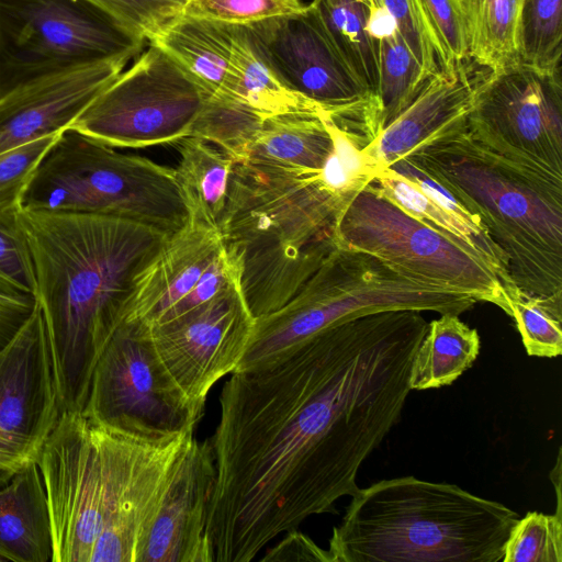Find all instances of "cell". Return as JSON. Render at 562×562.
I'll return each mask as SVG.
<instances>
[{
	"label": "cell",
	"mask_w": 562,
	"mask_h": 562,
	"mask_svg": "<svg viewBox=\"0 0 562 562\" xmlns=\"http://www.w3.org/2000/svg\"><path fill=\"white\" fill-rule=\"evenodd\" d=\"M469 32L470 59L493 71L518 63L517 25L522 0H459Z\"/></svg>",
	"instance_id": "f1b7e54d"
},
{
	"label": "cell",
	"mask_w": 562,
	"mask_h": 562,
	"mask_svg": "<svg viewBox=\"0 0 562 562\" xmlns=\"http://www.w3.org/2000/svg\"><path fill=\"white\" fill-rule=\"evenodd\" d=\"M222 97L247 105L263 120L291 113H316L324 110L315 102L285 88L248 43L239 24H235V43L227 82Z\"/></svg>",
	"instance_id": "484cf974"
},
{
	"label": "cell",
	"mask_w": 562,
	"mask_h": 562,
	"mask_svg": "<svg viewBox=\"0 0 562 562\" xmlns=\"http://www.w3.org/2000/svg\"><path fill=\"white\" fill-rule=\"evenodd\" d=\"M373 184L411 216L457 237L471 247L497 273L503 288L515 284L508 273L506 257L484 229L457 217L426 195L414 182L391 168L381 170Z\"/></svg>",
	"instance_id": "4316f807"
},
{
	"label": "cell",
	"mask_w": 562,
	"mask_h": 562,
	"mask_svg": "<svg viewBox=\"0 0 562 562\" xmlns=\"http://www.w3.org/2000/svg\"><path fill=\"white\" fill-rule=\"evenodd\" d=\"M263 119L241 102L209 95L190 136L205 139L228 153L235 162L245 161Z\"/></svg>",
	"instance_id": "1f68e13d"
},
{
	"label": "cell",
	"mask_w": 562,
	"mask_h": 562,
	"mask_svg": "<svg viewBox=\"0 0 562 562\" xmlns=\"http://www.w3.org/2000/svg\"><path fill=\"white\" fill-rule=\"evenodd\" d=\"M507 315L514 318L529 356L553 358L562 352V313L517 285L505 289Z\"/></svg>",
	"instance_id": "d6a6232c"
},
{
	"label": "cell",
	"mask_w": 562,
	"mask_h": 562,
	"mask_svg": "<svg viewBox=\"0 0 562 562\" xmlns=\"http://www.w3.org/2000/svg\"><path fill=\"white\" fill-rule=\"evenodd\" d=\"M346 204L321 170L235 162L220 232L255 318L283 306L321 266Z\"/></svg>",
	"instance_id": "277c9868"
},
{
	"label": "cell",
	"mask_w": 562,
	"mask_h": 562,
	"mask_svg": "<svg viewBox=\"0 0 562 562\" xmlns=\"http://www.w3.org/2000/svg\"><path fill=\"white\" fill-rule=\"evenodd\" d=\"M236 282H239L238 268L226 255L223 247L193 289L169 311L161 323L209 302Z\"/></svg>",
	"instance_id": "60d3db41"
},
{
	"label": "cell",
	"mask_w": 562,
	"mask_h": 562,
	"mask_svg": "<svg viewBox=\"0 0 562 562\" xmlns=\"http://www.w3.org/2000/svg\"><path fill=\"white\" fill-rule=\"evenodd\" d=\"M518 518L454 484L382 480L351 496L327 551L330 562H501Z\"/></svg>",
	"instance_id": "8992f818"
},
{
	"label": "cell",
	"mask_w": 562,
	"mask_h": 562,
	"mask_svg": "<svg viewBox=\"0 0 562 562\" xmlns=\"http://www.w3.org/2000/svg\"><path fill=\"white\" fill-rule=\"evenodd\" d=\"M477 330L453 313L440 314L428 323L411 367V390L437 389L452 384L472 367L480 352Z\"/></svg>",
	"instance_id": "d4e9b609"
},
{
	"label": "cell",
	"mask_w": 562,
	"mask_h": 562,
	"mask_svg": "<svg viewBox=\"0 0 562 562\" xmlns=\"http://www.w3.org/2000/svg\"><path fill=\"white\" fill-rule=\"evenodd\" d=\"M373 1H374V3H375L378 7H381V4H382V0H373Z\"/></svg>",
	"instance_id": "ee69618b"
},
{
	"label": "cell",
	"mask_w": 562,
	"mask_h": 562,
	"mask_svg": "<svg viewBox=\"0 0 562 562\" xmlns=\"http://www.w3.org/2000/svg\"><path fill=\"white\" fill-rule=\"evenodd\" d=\"M0 290L35 296L33 265L15 216L0 217Z\"/></svg>",
	"instance_id": "f35d334b"
},
{
	"label": "cell",
	"mask_w": 562,
	"mask_h": 562,
	"mask_svg": "<svg viewBox=\"0 0 562 562\" xmlns=\"http://www.w3.org/2000/svg\"><path fill=\"white\" fill-rule=\"evenodd\" d=\"M42 310L0 350V487L37 459L60 416Z\"/></svg>",
	"instance_id": "9a60e30c"
},
{
	"label": "cell",
	"mask_w": 562,
	"mask_h": 562,
	"mask_svg": "<svg viewBox=\"0 0 562 562\" xmlns=\"http://www.w3.org/2000/svg\"><path fill=\"white\" fill-rule=\"evenodd\" d=\"M191 437H149L63 412L37 459L52 562H135Z\"/></svg>",
	"instance_id": "3957f363"
},
{
	"label": "cell",
	"mask_w": 562,
	"mask_h": 562,
	"mask_svg": "<svg viewBox=\"0 0 562 562\" xmlns=\"http://www.w3.org/2000/svg\"><path fill=\"white\" fill-rule=\"evenodd\" d=\"M468 131L504 158L562 179L561 68L518 61L488 70L476 88Z\"/></svg>",
	"instance_id": "4fadbf2b"
},
{
	"label": "cell",
	"mask_w": 562,
	"mask_h": 562,
	"mask_svg": "<svg viewBox=\"0 0 562 562\" xmlns=\"http://www.w3.org/2000/svg\"><path fill=\"white\" fill-rule=\"evenodd\" d=\"M437 55L450 71L470 59L469 32L459 0H416Z\"/></svg>",
	"instance_id": "e575fe53"
},
{
	"label": "cell",
	"mask_w": 562,
	"mask_h": 562,
	"mask_svg": "<svg viewBox=\"0 0 562 562\" xmlns=\"http://www.w3.org/2000/svg\"><path fill=\"white\" fill-rule=\"evenodd\" d=\"M322 111L266 119L245 161L285 169L321 170L333 149Z\"/></svg>",
	"instance_id": "cb8c5ba5"
},
{
	"label": "cell",
	"mask_w": 562,
	"mask_h": 562,
	"mask_svg": "<svg viewBox=\"0 0 562 562\" xmlns=\"http://www.w3.org/2000/svg\"><path fill=\"white\" fill-rule=\"evenodd\" d=\"M396 32L424 72L431 77L440 68L434 44L416 0H382Z\"/></svg>",
	"instance_id": "ab89813d"
},
{
	"label": "cell",
	"mask_w": 562,
	"mask_h": 562,
	"mask_svg": "<svg viewBox=\"0 0 562 562\" xmlns=\"http://www.w3.org/2000/svg\"><path fill=\"white\" fill-rule=\"evenodd\" d=\"M503 562H561V512H529L518 518L504 546Z\"/></svg>",
	"instance_id": "836d02e7"
},
{
	"label": "cell",
	"mask_w": 562,
	"mask_h": 562,
	"mask_svg": "<svg viewBox=\"0 0 562 562\" xmlns=\"http://www.w3.org/2000/svg\"><path fill=\"white\" fill-rule=\"evenodd\" d=\"M150 42L172 56L209 95L224 93L235 24L183 14Z\"/></svg>",
	"instance_id": "7402d4cb"
},
{
	"label": "cell",
	"mask_w": 562,
	"mask_h": 562,
	"mask_svg": "<svg viewBox=\"0 0 562 562\" xmlns=\"http://www.w3.org/2000/svg\"><path fill=\"white\" fill-rule=\"evenodd\" d=\"M337 46L361 81L375 94L382 7L373 0H312ZM376 97V95H375Z\"/></svg>",
	"instance_id": "83f0119b"
},
{
	"label": "cell",
	"mask_w": 562,
	"mask_h": 562,
	"mask_svg": "<svg viewBox=\"0 0 562 562\" xmlns=\"http://www.w3.org/2000/svg\"><path fill=\"white\" fill-rule=\"evenodd\" d=\"M278 544L267 549L260 561H325L330 562L327 549L318 547L299 529L286 532Z\"/></svg>",
	"instance_id": "b9f144b4"
},
{
	"label": "cell",
	"mask_w": 562,
	"mask_h": 562,
	"mask_svg": "<svg viewBox=\"0 0 562 562\" xmlns=\"http://www.w3.org/2000/svg\"><path fill=\"white\" fill-rule=\"evenodd\" d=\"M130 60H109L43 78L0 97V153L67 130Z\"/></svg>",
	"instance_id": "ac0fdd59"
},
{
	"label": "cell",
	"mask_w": 562,
	"mask_h": 562,
	"mask_svg": "<svg viewBox=\"0 0 562 562\" xmlns=\"http://www.w3.org/2000/svg\"><path fill=\"white\" fill-rule=\"evenodd\" d=\"M255 325L236 282L209 302L167 322L148 326L166 371L194 405L205 408L207 394L243 359Z\"/></svg>",
	"instance_id": "2e32d148"
},
{
	"label": "cell",
	"mask_w": 562,
	"mask_h": 562,
	"mask_svg": "<svg viewBox=\"0 0 562 562\" xmlns=\"http://www.w3.org/2000/svg\"><path fill=\"white\" fill-rule=\"evenodd\" d=\"M427 329L420 311L364 314L267 366L231 373L209 438L213 562H250L358 492L361 464L401 418Z\"/></svg>",
	"instance_id": "6da1fadb"
},
{
	"label": "cell",
	"mask_w": 562,
	"mask_h": 562,
	"mask_svg": "<svg viewBox=\"0 0 562 562\" xmlns=\"http://www.w3.org/2000/svg\"><path fill=\"white\" fill-rule=\"evenodd\" d=\"M0 562H5L3 558L0 557Z\"/></svg>",
	"instance_id": "f6af8a7d"
},
{
	"label": "cell",
	"mask_w": 562,
	"mask_h": 562,
	"mask_svg": "<svg viewBox=\"0 0 562 562\" xmlns=\"http://www.w3.org/2000/svg\"><path fill=\"white\" fill-rule=\"evenodd\" d=\"M302 0H190L184 14L229 24H247L302 10Z\"/></svg>",
	"instance_id": "74e56055"
},
{
	"label": "cell",
	"mask_w": 562,
	"mask_h": 562,
	"mask_svg": "<svg viewBox=\"0 0 562 562\" xmlns=\"http://www.w3.org/2000/svg\"><path fill=\"white\" fill-rule=\"evenodd\" d=\"M379 56L376 100L381 131L420 92L428 77L396 32L382 8L378 22Z\"/></svg>",
	"instance_id": "f546056e"
},
{
	"label": "cell",
	"mask_w": 562,
	"mask_h": 562,
	"mask_svg": "<svg viewBox=\"0 0 562 562\" xmlns=\"http://www.w3.org/2000/svg\"><path fill=\"white\" fill-rule=\"evenodd\" d=\"M483 226L512 281L562 313V179L513 162L476 142L468 125L405 157Z\"/></svg>",
	"instance_id": "5b68a950"
},
{
	"label": "cell",
	"mask_w": 562,
	"mask_h": 562,
	"mask_svg": "<svg viewBox=\"0 0 562 562\" xmlns=\"http://www.w3.org/2000/svg\"><path fill=\"white\" fill-rule=\"evenodd\" d=\"M476 301L409 279L373 256L336 244L316 271L279 310L255 318L237 369L267 366L337 323L389 310L461 313Z\"/></svg>",
	"instance_id": "52a82bcc"
},
{
	"label": "cell",
	"mask_w": 562,
	"mask_h": 562,
	"mask_svg": "<svg viewBox=\"0 0 562 562\" xmlns=\"http://www.w3.org/2000/svg\"><path fill=\"white\" fill-rule=\"evenodd\" d=\"M21 210L115 216L167 235L188 221L175 169L72 128L63 131L42 158Z\"/></svg>",
	"instance_id": "ba28073f"
},
{
	"label": "cell",
	"mask_w": 562,
	"mask_h": 562,
	"mask_svg": "<svg viewBox=\"0 0 562 562\" xmlns=\"http://www.w3.org/2000/svg\"><path fill=\"white\" fill-rule=\"evenodd\" d=\"M222 248L220 231L189 223L168 236L138 276L123 321H138L147 326L161 323L193 289Z\"/></svg>",
	"instance_id": "ffe728a7"
},
{
	"label": "cell",
	"mask_w": 562,
	"mask_h": 562,
	"mask_svg": "<svg viewBox=\"0 0 562 562\" xmlns=\"http://www.w3.org/2000/svg\"><path fill=\"white\" fill-rule=\"evenodd\" d=\"M146 43L89 0H0V97L90 65L134 59Z\"/></svg>",
	"instance_id": "9c48e42d"
},
{
	"label": "cell",
	"mask_w": 562,
	"mask_h": 562,
	"mask_svg": "<svg viewBox=\"0 0 562 562\" xmlns=\"http://www.w3.org/2000/svg\"><path fill=\"white\" fill-rule=\"evenodd\" d=\"M81 413L115 429L164 437L193 432L204 408L192 404L172 381L148 326L122 321L94 366Z\"/></svg>",
	"instance_id": "7c38bea8"
},
{
	"label": "cell",
	"mask_w": 562,
	"mask_h": 562,
	"mask_svg": "<svg viewBox=\"0 0 562 562\" xmlns=\"http://www.w3.org/2000/svg\"><path fill=\"white\" fill-rule=\"evenodd\" d=\"M179 142L180 161L175 170L187 223L220 231L235 160L200 137L188 136Z\"/></svg>",
	"instance_id": "603a6c76"
},
{
	"label": "cell",
	"mask_w": 562,
	"mask_h": 562,
	"mask_svg": "<svg viewBox=\"0 0 562 562\" xmlns=\"http://www.w3.org/2000/svg\"><path fill=\"white\" fill-rule=\"evenodd\" d=\"M150 42L184 14L190 0H89Z\"/></svg>",
	"instance_id": "8d00e7d4"
},
{
	"label": "cell",
	"mask_w": 562,
	"mask_h": 562,
	"mask_svg": "<svg viewBox=\"0 0 562 562\" xmlns=\"http://www.w3.org/2000/svg\"><path fill=\"white\" fill-rule=\"evenodd\" d=\"M60 412L83 409L94 366L168 236L126 218L20 210Z\"/></svg>",
	"instance_id": "7a4b0ae2"
},
{
	"label": "cell",
	"mask_w": 562,
	"mask_h": 562,
	"mask_svg": "<svg viewBox=\"0 0 562 562\" xmlns=\"http://www.w3.org/2000/svg\"><path fill=\"white\" fill-rule=\"evenodd\" d=\"M516 43L520 63L546 71L561 68L562 0H522Z\"/></svg>",
	"instance_id": "4dcf8cb0"
},
{
	"label": "cell",
	"mask_w": 562,
	"mask_h": 562,
	"mask_svg": "<svg viewBox=\"0 0 562 562\" xmlns=\"http://www.w3.org/2000/svg\"><path fill=\"white\" fill-rule=\"evenodd\" d=\"M209 94L159 45L148 46L68 128L112 147L144 148L191 135Z\"/></svg>",
	"instance_id": "8fae6325"
},
{
	"label": "cell",
	"mask_w": 562,
	"mask_h": 562,
	"mask_svg": "<svg viewBox=\"0 0 562 562\" xmlns=\"http://www.w3.org/2000/svg\"><path fill=\"white\" fill-rule=\"evenodd\" d=\"M334 238L337 245L373 256L409 279L495 304L507 313L502 281L477 252L401 210L373 182L344 206Z\"/></svg>",
	"instance_id": "30bf717a"
},
{
	"label": "cell",
	"mask_w": 562,
	"mask_h": 562,
	"mask_svg": "<svg viewBox=\"0 0 562 562\" xmlns=\"http://www.w3.org/2000/svg\"><path fill=\"white\" fill-rule=\"evenodd\" d=\"M214 480L210 439L193 438L147 531L138 562H213L206 518Z\"/></svg>",
	"instance_id": "e0dca14e"
},
{
	"label": "cell",
	"mask_w": 562,
	"mask_h": 562,
	"mask_svg": "<svg viewBox=\"0 0 562 562\" xmlns=\"http://www.w3.org/2000/svg\"><path fill=\"white\" fill-rule=\"evenodd\" d=\"M239 25L256 54L289 90L330 113L380 112L375 94L348 64L314 2L297 12Z\"/></svg>",
	"instance_id": "5bb4252c"
},
{
	"label": "cell",
	"mask_w": 562,
	"mask_h": 562,
	"mask_svg": "<svg viewBox=\"0 0 562 562\" xmlns=\"http://www.w3.org/2000/svg\"><path fill=\"white\" fill-rule=\"evenodd\" d=\"M36 299L0 290V350L15 336L32 315Z\"/></svg>",
	"instance_id": "7bdbcfd3"
},
{
	"label": "cell",
	"mask_w": 562,
	"mask_h": 562,
	"mask_svg": "<svg viewBox=\"0 0 562 562\" xmlns=\"http://www.w3.org/2000/svg\"><path fill=\"white\" fill-rule=\"evenodd\" d=\"M0 557L12 562H52L50 518L37 462L0 487Z\"/></svg>",
	"instance_id": "44dd1931"
},
{
	"label": "cell",
	"mask_w": 562,
	"mask_h": 562,
	"mask_svg": "<svg viewBox=\"0 0 562 562\" xmlns=\"http://www.w3.org/2000/svg\"><path fill=\"white\" fill-rule=\"evenodd\" d=\"M60 133L0 153V217H14L21 210L22 195L35 169Z\"/></svg>",
	"instance_id": "d590c367"
},
{
	"label": "cell",
	"mask_w": 562,
	"mask_h": 562,
	"mask_svg": "<svg viewBox=\"0 0 562 562\" xmlns=\"http://www.w3.org/2000/svg\"><path fill=\"white\" fill-rule=\"evenodd\" d=\"M485 74L472 75L464 63L432 75L409 105L366 146L379 172L445 134L467 126L476 88Z\"/></svg>",
	"instance_id": "d6986e66"
}]
</instances>
